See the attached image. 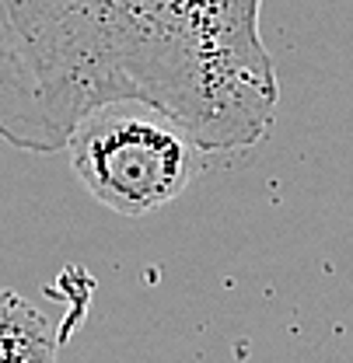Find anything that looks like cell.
Returning <instances> with one entry per match:
<instances>
[{
    "label": "cell",
    "mask_w": 353,
    "mask_h": 363,
    "mask_svg": "<svg viewBox=\"0 0 353 363\" xmlns=\"http://www.w3.org/2000/svg\"><path fill=\"white\" fill-rule=\"evenodd\" d=\"M63 335L14 290H0V363H60Z\"/></svg>",
    "instance_id": "cell-3"
},
{
    "label": "cell",
    "mask_w": 353,
    "mask_h": 363,
    "mask_svg": "<svg viewBox=\"0 0 353 363\" xmlns=\"http://www.w3.org/2000/svg\"><path fill=\"white\" fill-rule=\"evenodd\" d=\"M263 0H0V136L67 150L109 101H151L210 154L259 143L276 74Z\"/></svg>",
    "instance_id": "cell-1"
},
{
    "label": "cell",
    "mask_w": 353,
    "mask_h": 363,
    "mask_svg": "<svg viewBox=\"0 0 353 363\" xmlns=\"http://www.w3.org/2000/svg\"><path fill=\"white\" fill-rule=\"evenodd\" d=\"M74 179L119 217H151L207 172L210 150L151 101H109L67 140Z\"/></svg>",
    "instance_id": "cell-2"
}]
</instances>
